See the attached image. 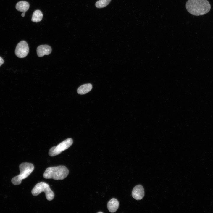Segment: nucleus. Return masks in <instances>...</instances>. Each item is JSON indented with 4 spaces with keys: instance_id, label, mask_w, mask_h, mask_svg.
Segmentation results:
<instances>
[{
    "instance_id": "obj_1",
    "label": "nucleus",
    "mask_w": 213,
    "mask_h": 213,
    "mask_svg": "<svg viewBox=\"0 0 213 213\" xmlns=\"http://www.w3.org/2000/svg\"><path fill=\"white\" fill-rule=\"evenodd\" d=\"M187 11L195 16L204 15L209 12L211 5L207 0H188L186 4Z\"/></svg>"
},
{
    "instance_id": "obj_2",
    "label": "nucleus",
    "mask_w": 213,
    "mask_h": 213,
    "mask_svg": "<svg viewBox=\"0 0 213 213\" xmlns=\"http://www.w3.org/2000/svg\"><path fill=\"white\" fill-rule=\"evenodd\" d=\"M69 171L64 166L52 167L47 168L43 174L46 179H53L55 180H62L68 175Z\"/></svg>"
},
{
    "instance_id": "obj_3",
    "label": "nucleus",
    "mask_w": 213,
    "mask_h": 213,
    "mask_svg": "<svg viewBox=\"0 0 213 213\" xmlns=\"http://www.w3.org/2000/svg\"><path fill=\"white\" fill-rule=\"evenodd\" d=\"M19 168L20 174L12 180V183L15 185L20 184L22 180L26 178L32 172L34 167L32 164L25 162L20 164Z\"/></svg>"
},
{
    "instance_id": "obj_4",
    "label": "nucleus",
    "mask_w": 213,
    "mask_h": 213,
    "mask_svg": "<svg viewBox=\"0 0 213 213\" xmlns=\"http://www.w3.org/2000/svg\"><path fill=\"white\" fill-rule=\"evenodd\" d=\"M43 191L45 194L46 199L51 201L54 199V194L50 188L49 185L44 182H41L36 184L31 191V193L34 196H36Z\"/></svg>"
},
{
    "instance_id": "obj_5",
    "label": "nucleus",
    "mask_w": 213,
    "mask_h": 213,
    "mask_svg": "<svg viewBox=\"0 0 213 213\" xmlns=\"http://www.w3.org/2000/svg\"><path fill=\"white\" fill-rule=\"evenodd\" d=\"M73 143V140L71 138L65 140L57 146L51 148L49 152V155L51 156H54L59 154L62 151L70 147Z\"/></svg>"
},
{
    "instance_id": "obj_6",
    "label": "nucleus",
    "mask_w": 213,
    "mask_h": 213,
    "mask_svg": "<svg viewBox=\"0 0 213 213\" xmlns=\"http://www.w3.org/2000/svg\"><path fill=\"white\" fill-rule=\"evenodd\" d=\"M29 49L27 43L25 41H22L19 43L16 46L15 54L19 58H23L28 54Z\"/></svg>"
},
{
    "instance_id": "obj_7",
    "label": "nucleus",
    "mask_w": 213,
    "mask_h": 213,
    "mask_svg": "<svg viewBox=\"0 0 213 213\" xmlns=\"http://www.w3.org/2000/svg\"><path fill=\"white\" fill-rule=\"evenodd\" d=\"M132 195L133 197L136 200L142 199L144 195V189L143 187L140 185L136 186L133 189Z\"/></svg>"
},
{
    "instance_id": "obj_8",
    "label": "nucleus",
    "mask_w": 213,
    "mask_h": 213,
    "mask_svg": "<svg viewBox=\"0 0 213 213\" xmlns=\"http://www.w3.org/2000/svg\"><path fill=\"white\" fill-rule=\"evenodd\" d=\"M52 49L50 46L47 45H43L38 46L37 49L38 56L42 57L44 55H48L51 52Z\"/></svg>"
},
{
    "instance_id": "obj_9",
    "label": "nucleus",
    "mask_w": 213,
    "mask_h": 213,
    "mask_svg": "<svg viewBox=\"0 0 213 213\" xmlns=\"http://www.w3.org/2000/svg\"><path fill=\"white\" fill-rule=\"evenodd\" d=\"M119 206V202L117 200L114 198L111 199L108 202L107 207L108 210L111 212H115Z\"/></svg>"
},
{
    "instance_id": "obj_10",
    "label": "nucleus",
    "mask_w": 213,
    "mask_h": 213,
    "mask_svg": "<svg viewBox=\"0 0 213 213\" xmlns=\"http://www.w3.org/2000/svg\"><path fill=\"white\" fill-rule=\"evenodd\" d=\"M29 6V4L27 2L21 1L16 4L15 7L17 10L25 12L28 9Z\"/></svg>"
},
{
    "instance_id": "obj_11",
    "label": "nucleus",
    "mask_w": 213,
    "mask_h": 213,
    "mask_svg": "<svg viewBox=\"0 0 213 213\" xmlns=\"http://www.w3.org/2000/svg\"><path fill=\"white\" fill-rule=\"evenodd\" d=\"M92 88V86L91 84H84L81 85L78 88L77 92L80 94H85L90 91Z\"/></svg>"
},
{
    "instance_id": "obj_12",
    "label": "nucleus",
    "mask_w": 213,
    "mask_h": 213,
    "mask_svg": "<svg viewBox=\"0 0 213 213\" xmlns=\"http://www.w3.org/2000/svg\"><path fill=\"white\" fill-rule=\"evenodd\" d=\"M43 17V14L40 10H36L33 13L31 20L34 22H38L40 21Z\"/></svg>"
},
{
    "instance_id": "obj_13",
    "label": "nucleus",
    "mask_w": 213,
    "mask_h": 213,
    "mask_svg": "<svg viewBox=\"0 0 213 213\" xmlns=\"http://www.w3.org/2000/svg\"><path fill=\"white\" fill-rule=\"evenodd\" d=\"M111 0H99L95 4L96 7L99 8L104 7L107 6Z\"/></svg>"
},
{
    "instance_id": "obj_14",
    "label": "nucleus",
    "mask_w": 213,
    "mask_h": 213,
    "mask_svg": "<svg viewBox=\"0 0 213 213\" xmlns=\"http://www.w3.org/2000/svg\"><path fill=\"white\" fill-rule=\"evenodd\" d=\"M4 61L3 58L0 57V67L4 63Z\"/></svg>"
},
{
    "instance_id": "obj_15",
    "label": "nucleus",
    "mask_w": 213,
    "mask_h": 213,
    "mask_svg": "<svg viewBox=\"0 0 213 213\" xmlns=\"http://www.w3.org/2000/svg\"><path fill=\"white\" fill-rule=\"evenodd\" d=\"M25 12H23L21 14V16L22 17H24L25 16Z\"/></svg>"
},
{
    "instance_id": "obj_16",
    "label": "nucleus",
    "mask_w": 213,
    "mask_h": 213,
    "mask_svg": "<svg viewBox=\"0 0 213 213\" xmlns=\"http://www.w3.org/2000/svg\"><path fill=\"white\" fill-rule=\"evenodd\" d=\"M97 213H103V212H98Z\"/></svg>"
}]
</instances>
